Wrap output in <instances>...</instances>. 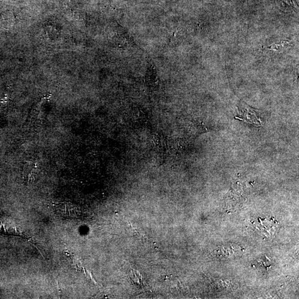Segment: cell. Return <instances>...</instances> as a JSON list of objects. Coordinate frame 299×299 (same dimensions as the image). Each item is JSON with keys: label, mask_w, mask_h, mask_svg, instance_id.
<instances>
[{"label": "cell", "mask_w": 299, "mask_h": 299, "mask_svg": "<svg viewBox=\"0 0 299 299\" xmlns=\"http://www.w3.org/2000/svg\"><path fill=\"white\" fill-rule=\"evenodd\" d=\"M55 212L61 217L67 219H79L83 215V212L77 207L68 203H60L55 205Z\"/></svg>", "instance_id": "cell-1"}, {"label": "cell", "mask_w": 299, "mask_h": 299, "mask_svg": "<svg viewBox=\"0 0 299 299\" xmlns=\"http://www.w3.org/2000/svg\"><path fill=\"white\" fill-rule=\"evenodd\" d=\"M130 277L132 283L137 285L141 286L144 283V280L142 276L138 271L135 270H131Z\"/></svg>", "instance_id": "cell-2"}, {"label": "cell", "mask_w": 299, "mask_h": 299, "mask_svg": "<svg viewBox=\"0 0 299 299\" xmlns=\"http://www.w3.org/2000/svg\"><path fill=\"white\" fill-rule=\"evenodd\" d=\"M283 1L292 6V7L296 8V4L295 0H283Z\"/></svg>", "instance_id": "cell-3"}, {"label": "cell", "mask_w": 299, "mask_h": 299, "mask_svg": "<svg viewBox=\"0 0 299 299\" xmlns=\"http://www.w3.org/2000/svg\"><path fill=\"white\" fill-rule=\"evenodd\" d=\"M288 43V42H284L283 44H282V45H281V47H280V48H283V47H284V46L286 44ZM270 47L269 48L271 49H277L278 47H279V45H277V44H274V45H272L271 46H269Z\"/></svg>", "instance_id": "cell-4"}]
</instances>
